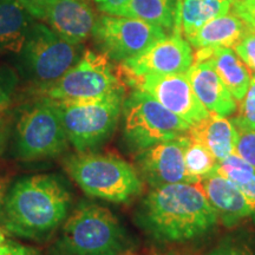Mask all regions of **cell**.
I'll return each instance as SVG.
<instances>
[{
  "instance_id": "39",
  "label": "cell",
  "mask_w": 255,
  "mask_h": 255,
  "mask_svg": "<svg viewBox=\"0 0 255 255\" xmlns=\"http://www.w3.org/2000/svg\"><path fill=\"white\" fill-rule=\"evenodd\" d=\"M232 1H233V0H232Z\"/></svg>"
},
{
  "instance_id": "16",
  "label": "cell",
  "mask_w": 255,
  "mask_h": 255,
  "mask_svg": "<svg viewBox=\"0 0 255 255\" xmlns=\"http://www.w3.org/2000/svg\"><path fill=\"white\" fill-rule=\"evenodd\" d=\"M201 188L210 206L227 226L250 216L255 218L253 207L246 196L231 180L216 170L201 180Z\"/></svg>"
},
{
  "instance_id": "15",
  "label": "cell",
  "mask_w": 255,
  "mask_h": 255,
  "mask_svg": "<svg viewBox=\"0 0 255 255\" xmlns=\"http://www.w3.org/2000/svg\"><path fill=\"white\" fill-rule=\"evenodd\" d=\"M191 88L210 114L227 117L237 111V102L208 60H194L187 72Z\"/></svg>"
},
{
  "instance_id": "27",
  "label": "cell",
  "mask_w": 255,
  "mask_h": 255,
  "mask_svg": "<svg viewBox=\"0 0 255 255\" xmlns=\"http://www.w3.org/2000/svg\"><path fill=\"white\" fill-rule=\"evenodd\" d=\"M238 141L235 145V154L240 156L255 169V129L246 127H237Z\"/></svg>"
},
{
  "instance_id": "17",
  "label": "cell",
  "mask_w": 255,
  "mask_h": 255,
  "mask_svg": "<svg viewBox=\"0 0 255 255\" xmlns=\"http://www.w3.org/2000/svg\"><path fill=\"white\" fill-rule=\"evenodd\" d=\"M194 60L210 62L235 101H242L250 88L252 77L247 65L232 47L200 49Z\"/></svg>"
},
{
  "instance_id": "19",
  "label": "cell",
  "mask_w": 255,
  "mask_h": 255,
  "mask_svg": "<svg viewBox=\"0 0 255 255\" xmlns=\"http://www.w3.org/2000/svg\"><path fill=\"white\" fill-rule=\"evenodd\" d=\"M34 19L18 0H0V55H19Z\"/></svg>"
},
{
  "instance_id": "7",
  "label": "cell",
  "mask_w": 255,
  "mask_h": 255,
  "mask_svg": "<svg viewBox=\"0 0 255 255\" xmlns=\"http://www.w3.org/2000/svg\"><path fill=\"white\" fill-rule=\"evenodd\" d=\"M83 52L82 45L70 43L46 24L34 21L19 56L25 77L40 91L65 75Z\"/></svg>"
},
{
  "instance_id": "24",
  "label": "cell",
  "mask_w": 255,
  "mask_h": 255,
  "mask_svg": "<svg viewBox=\"0 0 255 255\" xmlns=\"http://www.w3.org/2000/svg\"><path fill=\"white\" fill-rule=\"evenodd\" d=\"M184 162L188 174L200 181L214 173L219 162L205 145L194 141L189 137V142L184 151Z\"/></svg>"
},
{
  "instance_id": "3",
  "label": "cell",
  "mask_w": 255,
  "mask_h": 255,
  "mask_svg": "<svg viewBox=\"0 0 255 255\" xmlns=\"http://www.w3.org/2000/svg\"><path fill=\"white\" fill-rule=\"evenodd\" d=\"M128 238L108 208L81 202L64 222L50 255H121Z\"/></svg>"
},
{
  "instance_id": "23",
  "label": "cell",
  "mask_w": 255,
  "mask_h": 255,
  "mask_svg": "<svg viewBox=\"0 0 255 255\" xmlns=\"http://www.w3.org/2000/svg\"><path fill=\"white\" fill-rule=\"evenodd\" d=\"M216 171L241 190L255 212V169L234 152L220 162Z\"/></svg>"
},
{
  "instance_id": "35",
  "label": "cell",
  "mask_w": 255,
  "mask_h": 255,
  "mask_svg": "<svg viewBox=\"0 0 255 255\" xmlns=\"http://www.w3.org/2000/svg\"><path fill=\"white\" fill-rule=\"evenodd\" d=\"M8 178L5 176H0V208H1L2 201L5 199L6 193L8 190Z\"/></svg>"
},
{
  "instance_id": "30",
  "label": "cell",
  "mask_w": 255,
  "mask_h": 255,
  "mask_svg": "<svg viewBox=\"0 0 255 255\" xmlns=\"http://www.w3.org/2000/svg\"><path fill=\"white\" fill-rule=\"evenodd\" d=\"M232 11L255 33V0H233Z\"/></svg>"
},
{
  "instance_id": "20",
  "label": "cell",
  "mask_w": 255,
  "mask_h": 255,
  "mask_svg": "<svg viewBox=\"0 0 255 255\" xmlns=\"http://www.w3.org/2000/svg\"><path fill=\"white\" fill-rule=\"evenodd\" d=\"M250 32L246 24L231 9L228 13L206 23L187 40L197 50L234 47Z\"/></svg>"
},
{
  "instance_id": "31",
  "label": "cell",
  "mask_w": 255,
  "mask_h": 255,
  "mask_svg": "<svg viewBox=\"0 0 255 255\" xmlns=\"http://www.w3.org/2000/svg\"><path fill=\"white\" fill-rule=\"evenodd\" d=\"M0 255H36L33 250L14 241H5L0 246Z\"/></svg>"
},
{
  "instance_id": "32",
  "label": "cell",
  "mask_w": 255,
  "mask_h": 255,
  "mask_svg": "<svg viewBox=\"0 0 255 255\" xmlns=\"http://www.w3.org/2000/svg\"><path fill=\"white\" fill-rule=\"evenodd\" d=\"M18 1L21 2V4L25 6V8H26L34 18L40 19L44 9H45L46 6L51 4L53 0H18Z\"/></svg>"
},
{
  "instance_id": "38",
  "label": "cell",
  "mask_w": 255,
  "mask_h": 255,
  "mask_svg": "<svg viewBox=\"0 0 255 255\" xmlns=\"http://www.w3.org/2000/svg\"><path fill=\"white\" fill-rule=\"evenodd\" d=\"M124 255H135V254H124Z\"/></svg>"
},
{
  "instance_id": "12",
  "label": "cell",
  "mask_w": 255,
  "mask_h": 255,
  "mask_svg": "<svg viewBox=\"0 0 255 255\" xmlns=\"http://www.w3.org/2000/svg\"><path fill=\"white\" fill-rule=\"evenodd\" d=\"M193 63L189 41L181 36V31H174L139 55L121 63L120 73L124 82L145 75L187 73Z\"/></svg>"
},
{
  "instance_id": "28",
  "label": "cell",
  "mask_w": 255,
  "mask_h": 255,
  "mask_svg": "<svg viewBox=\"0 0 255 255\" xmlns=\"http://www.w3.org/2000/svg\"><path fill=\"white\" fill-rule=\"evenodd\" d=\"M207 255H255V245L246 239L226 238Z\"/></svg>"
},
{
  "instance_id": "37",
  "label": "cell",
  "mask_w": 255,
  "mask_h": 255,
  "mask_svg": "<svg viewBox=\"0 0 255 255\" xmlns=\"http://www.w3.org/2000/svg\"><path fill=\"white\" fill-rule=\"evenodd\" d=\"M162 255H175V254H162Z\"/></svg>"
},
{
  "instance_id": "21",
  "label": "cell",
  "mask_w": 255,
  "mask_h": 255,
  "mask_svg": "<svg viewBox=\"0 0 255 255\" xmlns=\"http://www.w3.org/2000/svg\"><path fill=\"white\" fill-rule=\"evenodd\" d=\"M181 4L182 0H129L115 15L139 19L173 33L182 31Z\"/></svg>"
},
{
  "instance_id": "5",
  "label": "cell",
  "mask_w": 255,
  "mask_h": 255,
  "mask_svg": "<svg viewBox=\"0 0 255 255\" xmlns=\"http://www.w3.org/2000/svg\"><path fill=\"white\" fill-rule=\"evenodd\" d=\"M124 92L97 101H55L68 141L78 152L95 150L110 138L122 115Z\"/></svg>"
},
{
  "instance_id": "26",
  "label": "cell",
  "mask_w": 255,
  "mask_h": 255,
  "mask_svg": "<svg viewBox=\"0 0 255 255\" xmlns=\"http://www.w3.org/2000/svg\"><path fill=\"white\" fill-rule=\"evenodd\" d=\"M232 122L237 127L255 129V76L252 78L250 88H248L245 97L242 98L238 117L233 119Z\"/></svg>"
},
{
  "instance_id": "22",
  "label": "cell",
  "mask_w": 255,
  "mask_h": 255,
  "mask_svg": "<svg viewBox=\"0 0 255 255\" xmlns=\"http://www.w3.org/2000/svg\"><path fill=\"white\" fill-rule=\"evenodd\" d=\"M232 2V0H182L180 18L184 38L188 39L212 19L231 12Z\"/></svg>"
},
{
  "instance_id": "4",
  "label": "cell",
  "mask_w": 255,
  "mask_h": 255,
  "mask_svg": "<svg viewBox=\"0 0 255 255\" xmlns=\"http://www.w3.org/2000/svg\"><path fill=\"white\" fill-rule=\"evenodd\" d=\"M64 168L76 184L92 197L123 203L143 190L138 170L114 155L78 152L64 161Z\"/></svg>"
},
{
  "instance_id": "29",
  "label": "cell",
  "mask_w": 255,
  "mask_h": 255,
  "mask_svg": "<svg viewBox=\"0 0 255 255\" xmlns=\"http://www.w3.org/2000/svg\"><path fill=\"white\" fill-rule=\"evenodd\" d=\"M235 53L240 57L251 70L255 72V33L250 32L233 47Z\"/></svg>"
},
{
  "instance_id": "33",
  "label": "cell",
  "mask_w": 255,
  "mask_h": 255,
  "mask_svg": "<svg viewBox=\"0 0 255 255\" xmlns=\"http://www.w3.org/2000/svg\"><path fill=\"white\" fill-rule=\"evenodd\" d=\"M129 0H94L97 8L107 14H116Z\"/></svg>"
},
{
  "instance_id": "18",
  "label": "cell",
  "mask_w": 255,
  "mask_h": 255,
  "mask_svg": "<svg viewBox=\"0 0 255 255\" xmlns=\"http://www.w3.org/2000/svg\"><path fill=\"white\" fill-rule=\"evenodd\" d=\"M188 135L205 145L219 163L235 152L238 130L227 117L209 113L205 120L190 127Z\"/></svg>"
},
{
  "instance_id": "1",
  "label": "cell",
  "mask_w": 255,
  "mask_h": 255,
  "mask_svg": "<svg viewBox=\"0 0 255 255\" xmlns=\"http://www.w3.org/2000/svg\"><path fill=\"white\" fill-rule=\"evenodd\" d=\"M219 215L197 183L152 188L139 203L137 225L158 242L182 244L208 234Z\"/></svg>"
},
{
  "instance_id": "36",
  "label": "cell",
  "mask_w": 255,
  "mask_h": 255,
  "mask_svg": "<svg viewBox=\"0 0 255 255\" xmlns=\"http://www.w3.org/2000/svg\"><path fill=\"white\" fill-rule=\"evenodd\" d=\"M6 241V239H5V234H4V231H2L1 228H0V246H1L2 244H4V242Z\"/></svg>"
},
{
  "instance_id": "34",
  "label": "cell",
  "mask_w": 255,
  "mask_h": 255,
  "mask_svg": "<svg viewBox=\"0 0 255 255\" xmlns=\"http://www.w3.org/2000/svg\"><path fill=\"white\" fill-rule=\"evenodd\" d=\"M8 135V119L6 113L0 115V155L4 150Z\"/></svg>"
},
{
  "instance_id": "10",
  "label": "cell",
  "mask_w": 255,
  "mask_h": 255,
  "mask_svg": "<svg viewBox=\"0 0 255 255\" xmlns=\"http://www.w3.org/2000/svg\"><path fill=\"white\" fill-rule=\"evenodd\" d=\"M169 34L162 27L139 19L104 13L98 17L92 37L105 56L122 63Z\"/></svg>"
},
{
  "instance_id": "9",
  "label": "cell",
  "mask_w": 255,
  "mask_h": 255,
  "mask_svg": "<svg viewBox=\"0 0 255 255\" xmlns=\"http://www.w3.org/2000/svg\"><path fill=\"white\" fill-rule=\"evenodd\" d=\"M126 91L124 81L103 52L87 50L77 63L40 94L58 102L97 101Z\"/></svg>"
},
{
  "instance_id": "11",
  "label": "cell",
  "mask_w": 255,
  "mask_h": 255,
  "mask_svg": "<svg viewBox=\"0 0 255 255\" xmlns=\"http://www.w3.org/2000/svg\"><path fill=\"white\" fill-rule=\"evenodd\" d=\"M126 82L133 89L152 96L164 108L190 126L201 122L209 115L196 97L187 73L145 75L127 79Z\"/></svg>"
},
{
  "instance_id": "14",
  "label": "cell",
  "mask_w": 255,
  "mask_h": 255,
  "mask_svg": "<svg viewBox=\"0 0 255 255\" xmlns=\"http://www.w3.org/2000/svg\"><path fill=\"white\" fill-rule=\"evenodd\" d=\"M97 19L90 0H53L44 9L40 20L65 40L82 45L92 37Z\"/></svg>"
},
{
  "instance_id": "6",
  "label": "cell",
  "mask_w": 255,
  "mask_h": 255,
  "mask_svg": "<svg viewBox=\"0 0 255 255\" xmlns=\"http://www.w3.org/2000/svg\"><path fill=\"white\" fill-rule=\"evenodd\" d=\"M13 135L14 154L26 162L56 157L69 143L55 101L46 97L24 108Z\"/></svg>"
},
{
  "instance_id": "2",
  "label": "cell",
  "mask_w": 255,
  "mask_h": 255,
  "mask_svg": "<svg viewBox=\"0 0 255 255\" xmlns=\"http://www.w3.org/2000/svg\"><path fill=\"white\" fill-rule=\"evenodd\" d=\"M71 206V193L59 176L32 175L7 190L0 208V223L13 237L43 240L68 219Z\"/></svg>"
},
{
  "instance_id": "13",
  "label": "cell",
  "mask_w": 255,
  "mask_h": 255,
  "mask_svg": "<svg viewBox=\"0 0 255 255\" xmlns=\"http://www.w3.org/2000/svg\"><path fill=\"white\" fill-rule=\"evenodd\" d=\"M188 142L189 135H184L138 151L136 163L141 177L152 188L200 182L187 171L184 151Z\"/></svg>"
},
{
  "instance_id": "25",
  "label": "cell",
  "mask_w": 255,
  "mask_h": 255,
  "mask_svg": "<svg viewBox=\"0 0 255 255\" xmlns=\"http://www.w3.org/2000/svg\"><path fill=\"white\" fill-rule=\"evenodd\" d=\"M18 75L8 66H0V115L11 105L18 87Z\"/></svg>"
},
{
  "instance_id": "8",
  "label": "cell",
  "mask_w": 255,
  "mask_h": 255,
  "mask_svg": "<svg viewBox=\"0 0 255 255\" xmlns=\"http://www.w3.org/2000/svg\"><path fill=\"white\" fill-rule=\"evenodd\" d=\"M122 114L124 137L136 151L188 135L191 127L152 96L137 89L124 100Z\"/></svg>"
}]
</instances>
